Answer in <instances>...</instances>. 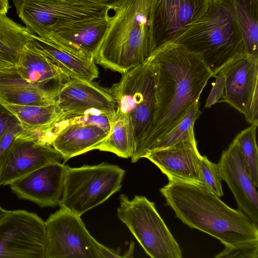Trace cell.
<instances>
[{
  "mask_svg": "<svg viewBox=\"0 0 258 258\" xmlns=\"http://www.w3.org/2000/svg\"><path fill=\"white\" fill-rule=\"evenodd\" d=\"M209 0H150L149 39L150 54L171 42L186 27L199 19Z\"/></svg>",
  "mask_w": 258,
  "mask_h": 258,
  "instance_id": "11",
  "label": "cell"
},
{
  "mask_svg": "<svg viewBox=\"0 0 258 258\" xmlns=\"http://www.w3.org/2000/svg\"><path fill=\"white\" fill-rule=\"evenodd\" d=\"M154 77L155 109L147 133L131 158H144L180 120L200 96L213 74L202 56L170 42L148 57Z\"/></svg>",
  "mask_w": 258,
  "mask_h": 258,
  "instance_id": "1",
  "label": "cell"
},
{
  "mask_svg": "<svg viewBox=\"0 0 258 258\" xmlns=\"http://www.w3.org/2000/svg\"><path fill=\"white\" fill-rule=\"evenodd\" d=\"M20 124L17 117L0 102V140L7 132Z\"/></svg>",
  "mask_w": 258,
  "mask_h": 258,
  "instance_id": "32",
  "label": "cell"
},
{
  "mask_svg": "<svg viewBox=\"0 0 258 258\" xmlns=\"http://www.w3.org/2000/svg\"><path fill=\"white\" fill-rule=\"evenodd\" d=\"M115 113L95 109L62 113L50 127L49 134L53 141L59 131L73 124L95 125L109 133Z\"/></svg>",
  "mask_w": 258,
  "mask_h": 258,
  "instance_id": "27",
  "label": "cell"
},
{
  "mask_svg": "<svg viewBox=\"0 0 258 258\" xmlns=\"http://www.w3.org/2000/svg\"><path fill=\"white\" fill-rule=\"evenodd\" d=\"M257 125H251L234 139L241 158L255 186H258V150L256 141Z\"/></svg>",
  "mask_w": 258,
  "mask_h": 258,
  "instance_id": "28",
  "label": "cell"
},
{
  "mask_svg": "<svg viewBox=\"0 0 258 258\" xmlns=\"http://www.w3.org/2000/svg\"><path fill=\"white\" fill-rule=\"evenodd\" d=\"M124 174L118 166L105 162L75 168L66 166L59 206L81 216L119 191Z\"/></svg>",
  "mask_w": 258,
  "mask_h": 258,
  "instance_id": "5",
  "label": "cell"
},
{
  "mask_svg": "<svg viewBox=\"0 0 258 258\" xmlns=\"http://www.w3.org/2000/svg\"><path fill=\"white\" fill-rule=\"evenodd\" d=\"M199 176L201 181L200 185L219 197L223 196L222 179L218 165L209 160L206 156H203L201 158Z\"/></svg>",
  "mask_w": 258,
  "mask_h": 258,
  "instance_id": "30",
  "label": "cell"
},
{
  "mask_svg": "<svg viewBox=\"0 0 258 258\" xmlns=\"http://www.w3.org/2000/svg\"><path fill=\"white\" fill-rule=\"evenodd\" d=\"M258 247L224 248L215 257L257 258Z\"/></svg>",
  "mask_w": 258,
  "mask_h": 258,
  "instance_id": "33",
  "label": "cell"
},
{
  "mask_svg": "<svg viewBox=\"0 0 258 258\" xmlns=\"http://www.w3.org/2000/svg\"><path fill=\"white\" fill-rule=\"evenodd\" d=\"M55 96L23 78L16 65L0 69V102L3 104L46 106L55 104Z\"/></svg>",
  "mask_w": 258,
  "mask_h": 258,
  "instance_id": "20",
  "label": "cell"
},
{
  "mask_svg": "<svg viewBox=\"0 0 258 258\" xmlns=\"http://www.w3.org/2000/svg\"><path fill=\"white\" fill-rule=\"evenodd\" d=\"M201 113L199 102L192 104L179 122L153 147L151 151L169 147L181 140L195 136L194 124Z\"/></svg>",
  "mask_w": 258,
  "mask_h": 258,
  "instance_id": "29",
  "label": "cell"
},
{
  "mask_svg": "<svg viewBox=\"0 0 258 258\" xmlns=\"http://www.w3.org/2000/svg\"><path fill=\"white\" fill-rule=\"evenodd\" d=\"M221 179L231 190L238 210L258 226V194L235 141L223 151L217 164Z\"/></svg>",
  "mask_w": 258,
  "mask_h": 258,
  "instance_id": "15",
  "label": "cell"
},
{
  "mask_svg": "<svg viewBox=\"0 0 258 258\" xmlns=\"http://www.w3.org/2000/svg\"><path fill=\"white\" fill-rule=\"evenodd\" d=\"M119 254V248L113 249L101 244L99 249L100 258L121 257Z\"/></svg>",
  "mask_w": 258,
  "mask_h": 258,
  "instance_id": "35",
  "label": "cell"
},
{
  "mask_svg": "<svg viewBox=\"0 0 258 258\" xmlns=\"http://www.w3.org/2000/svg\"><path fill=\"white\" fill-rule=\"evenodd\" d=\"M14 66L15 65H13L6 61L0 60V69L11 67Z\"/></svg>",
  "mask_w": 258,
  "mask_h": 258,
  "instance_id": "40",
  "label": "cell"
},
{
  "mask_svg": "<svg viewBox=\"0 0 258 258\" xmlns=\"http://www.w3.org/2000/svg\"><path fill=\"white\" fill-rule=\"evenodd\" d=\"M109 89L116 112L126 115L132 122L136 150L148 131L155 109L154 77L148 58L122 74L119 82Z\"/></svg>",
  "mask_w": 258,
  "mask_h": 258,
  "instance_id": "7",
  "label": "cell"
},
{
  "mask_svg": "<svg viewBox=\"0 0 258 258\" xmlns=\"http://www.w3.org/2000/svg\"><path fill=\"white\" fill-rule=\"evenodd\" d=\"M160 191L177 218L218 239L225 248L258 247V226L201 185L169 180Z\"/></svg>",
  "mask_w": 258,
  "mask_h": 258,
  "instance_id": "2",
  "label": "cell"
},
{
  "mask_svg": "<svg viewBox=\"0 0 258 258\" xmlns=\"http://www.w3.org/2000/svg\"><path fill=\"white\" fill-rule=\"evenodd\" d=\"M41 50L71 79L92 81L99 76L93 57L77 52L57 40L36 36Z\"/></svg>",
  "mask_w": 258,
  "mask_h": 258,
  "instance_id": "21",
  "label": "cell"
},
{
  "mask_svg": "<svg viewBox=\"0 0 258 258\" xmlns=\"http://www.w3.org/2000/svg\"><path fill=\"white\" fill-rule=\"evenodd\" d=\"M55 105L61 113L91 109L115 113L116 109L110 89L79 79H71L60 87Z\"/></svg>",
  "mask_w": 258,
  "mask_h": 258,
  "instance_id": "17",
  "label": "cell"
},
{
  "mask_svg": "<svg viewBox=\"0 0 258 258\" xmlns=\"http://www.w3.org/2000/svg\"><path fill=\"white\" fill-rule=\"evenodd\" d=\"M220 73L225 78L223 101L243 114L248 122L258 125V56L244 52Z\"/></svg>",
  "mask_w": 258,
  "mask_h": 258,
  "instance_id": "12",
  "label": "cell"
},
{
  "mask_svg": "<svg viewBox=\"0 0 258 258\" xmlns=\"http://www.w3.org/2000/svg\"><path fill=\"white\" fill-rule=\"evenodd\" d=\"M16 67L23 78L55 94L71 79L41 50L35 38L24 46Z\"/></svg>",
  "mask_w": 258,
  "mask_h": 258,
  "instance_id": "18",
  "label": "cell"
},
{
  "mask_svg": "<svg viewBox=\"0 0 258 258\" xmlns=\"http://www.w3.org/2000/svg\"><path fill=\"white\" fill-rule=\"evenodd\" d=\"M111 10L98 0H25L18 15L26 27L44 38L60 27Z\"/></svg>",
  "mask_w": 258,
  "mask_h": 258,
  "instance_id": "8",
  "label": "cell"
},
{
  "mask_svg": "<svg viewBox=\"0 0 258 258\" xmlns=\"http://www.w3.org/2000/svg\"><path fill=\"white\" fill-rule=\"evenodd\" d=\"M100 2L104 3L110 7L112 9L116 6L119 5L124 0H98Z\"/></svg>",
  "mask_w": 258,
  "mask_h": 258,
  "instance_id": "37",
  "label": "cell"
},
{
  "mask_svg": "<svg viewBox=\"0 0 258 258\" xmlns=\"http://www.w3.org/2000/svg\"><path fill=\"white\" fill-rule=\"evenodd\" d=\"M245 52L258 56V0H231Z\"/></svg>",
  "mask_w": 258,
  "mask_h": 258,
  "instance_id": "24",
  "label": "cell"
},
{
  "mask_svg": "<svg viewBox=\"0 0 258 258\" xmlns=\"http://www.w3.org/2000/svg\"><path fill=\"white\" fill-rule=\"evenodd\" d=\"M62 155L52 145L44 144L21 133L0 159V186L9 185L42 166L60 162Z\"/></svg>",
  "mask_w": 258,
  "mask_h": 258,
  "instance_id": "13",
  "label": "cell"
},
{
  "mask_svg": "<svg viewBox=\"0 0 258 258\" xmlns=\"http://www.w3.org/2000/svg\"><path fill=\"white\" fill-rule=\"evenodd\" d=\"M171 42L200 54L213 77L245 52L231 0H209L207 10Z\"/></svg>",
  "mask_w": 258,
  "mask_h": 258,
  "instance_id": "4",
  "label": "cell"
},
{
  "mask_svg": "<svg viewBox=\"0 0 258 258\" xmlns=\"http://www.w3.org/2000/svg\"><path fill=\"white\" fill-rule=\"evenodd\" d=\"M213 77L216 78V81L213 84V87L207 99L206 107H210L217 103L224 95L225 78L224 75L219 72Z\"/></svg>",
  "mask_w": 258,
  "mask_h": 258,
  "instance_id": "31",
  "label": "cell"
},
{
  "mask_svg": "<svg viewBox=\"0 0 258 258\" xmlns=\"http://www.w3.org/2000/svg\"><path fill=\"white\" fill-rule=\"evenodd\" d=\"M118 218L152 258H181L182 250L157 212L155 203L145 197L135 196L130 200L119 196Z\"/></svg>",
  "mask_w": 258,
  "mask_h": 258,
  "instance_id": "6",
  "label": "cell"
},
{
  "mask_svg": "<svg viewBox=\"0 0 258 258\" xmlns=\"http://www.w3.org/2000/svg\"><path fill=\"white\" fill-rule=\"evenodd\" d=\"M16 8V12L17 14H19L21 6H22L25 0H12Z\"/></svg>",
  "mask_w": 258,
  "mask_h": 258,
  "instance_id": "38",
  "label": "cell"
},
{
  "mask_svg": "<svg viewBox=\"0 0 258 258\" xmlns=\"http://www.w3.org/2000/svg\"><path fill=\"white\" fill-rule=\"evenodd\" d=\"M202 156L195 136L169 147L152 151L144 157L157 166L169 180L201 184L200 165Z\"/></svg>",
  "mask_w": 258,
  "mask_h": 258,
  "instance_id": "16",
  "label": "cell"
},
{
  "mask_svg": "<svg viewBox=\"0 0 258 258\" xmlns=\"http://www.w3.org/2000/svg\"><path fill=\"white\" fill-rule=\"evenodd\" d=\"M66 165L46 164L11 183L12 191L19 198L41 207L59 205L62 196Z\"/></svg>",
  "mask_w": 258,
  "mask_h": 258,
  "instance_id": "14",
  "label": "cell"
},
{
  "mask_svg": "<svg viewBox=\"0 0 258 258\" xmlns=\"http://www.w3.org/2000/svg\"><path fill=\"white\" fill-rule=\"evenodd\" d=\"M36 36L29 28L0 14V60L16 65L24 46Z\"/></svg>",
  "mask_w": 258,
  "mask_h": 258,
  "instance_id": "23",
  "label": "cell"
},
{
  "mask_svg": "<svg viewBox=\"0 0 258 258\" xmlns=\"http://www.w3.org/2000/svg\"><path fill=\"white\" fill-rule=\"evenodd\" d=\"M135 148L134 129L130 119L115 111L109 134L96 150L111 152L121 158H131Z\"/></svg>",
  "mask_w": 258,
  "mask_h": 258,
  "instance_id": "25",
  "label": "cell"
},
{
  "mask_svg": "<svg viewBox=\"0 0 258 258\" xmlns=\"http://www.w3.org/2000/svg\"><path fill=\"white\" fill-rule=\"evenodd\" d=\"M21 124L7 132L0 140V159L4 153L8 149L16 137L22 131Z\"/></svg>",
  "mask_w": 258,
  "mask_h": 258,
  "instance_id": "34",
  "label": "cell"
},
{
  "mask_svg": "<svg viewBox=\"0 0 258 258\" xmlns=\"http://www.w3.org/2000/svg\"><path fill=\"white\" fill-rule=\"evenodd\" d=\"M150 0H124L115 7L94 59L96 64L122 74L150 56Z\"/></svg>",
  "mask_w": 258,
  "mask_h": 258,
  "instance_id": "3",
  "label": "cell"
},
{
  "mask_svg": "<svg viewBox=\"0 0 258 258\" xmlns=\"http://www.w3.org/2000/svg\"><path fill=\"white\" fill-rule=\"evenodd\" d=\"M10 6L8 0H0V14H6Z\"/></svg>",
  "mask_w": 258,
  "mask_h": 258,
  "instance_id": "36",
  "label": "cell"
},
{
  "mask_svg": "<svg viewBox=\"0 0 258 258\" xmlns=\"http://www.w3.org/2000/svg\"><path fill=\"white\" fill-rule=\"evenodd\" d=\"M45 258H100L101 243L78 215L60 207L45 222Z\"/></svg>",
  "mask_w": 258,
  "mask_h": 258,
  "instance_id": "9",
  "label": "cell"
},
{
  "mask_svg": "<svg viewBox=\"0 0 258 258\" xmlns=\"http://www.w3.org/2000/svg\"><path fill=\"white\" fill-rule=\"evenodd\" d=\"M45 222L26 210L9 211L0 222V258H45Z\"/></svg>",
  "mask_w": 258,
  "mask_h": 258,
  "instance_id": "10",
  "label": "cell"
},
{
  "mask_svg": "<svg viewBox=\"0 0 258 258\" xmlns=\"http://www.w3.org/2000/svg\"><path fill=\"white\" fill-rule=\"evenodd\" d=\"M9 211L3 209L2 207L0 206V222L4 219V218L6 216V215L8 213Z\"/></svg>",
  "mask_w": 258,
  "mask_h": 258,
  "instance_id": "41",
  "label": "cell"
},
{
  "mask_svg": "<svg viewBox=\"0 0 258 258\" xmlns=\"http://www.w3.org/2000/svg\"><path fill=\"white\" fill-rule=\"evenodd\" d=\"M3 104L19 119L23 129L29 131L42 132L48 130L62 114L55 104L46 106Z\"/></svg>",
  "mask_w": 258,
  "mask_h": 258,
  "instance_id": "26",
  "label": "cell"
},
{
  "mask_svg": "<svg viewBox=\"0 0 258 258\" xmlns=\"http://www.w3.org/2000/svg\"><path fill=\"white\" fill-rule=\"evenodd\" d=\"M134 249V243L132 242L131 243L130 247L127 251L124 253V255H122V257H131V255L133 254V251Z\"/></svg>",
  "mask_w": 258,
  "mask_h": 258,
  "instance_id": "39",
  "label": "cell"
},
{
  "mask_svg": "<svg viewBox=\"0 0 258 258\" xmlns=\"http://www.w3.org/2000/svg\"><path fill=\"white\" fill-rule=\"evenodd\" d=\"M108 134L95 125L70 124L56 134L52 146L62 155L65 163L72 157L96 150Z\"/></svg>",
  "mask_w": 258,
  "mask_h": 258,
  "instance_id": "22",
  "label": "cell"
},
{
  "mask_svg": "<svg viewBox=\"0 0 258 258\" xmlns=\"http://www.w3.org/2000/svg\"><path fill=\"white\" fill-rule=\"evenodd\" d=\"M109 20V13L82 20L60 27L45 37H51L77 52L94 58Z\"/></svg>",
  "mask_w": 258,
  "mask_h": 258,
  "instance_id": "19",
  "label": "cell"
}]
</instances>
